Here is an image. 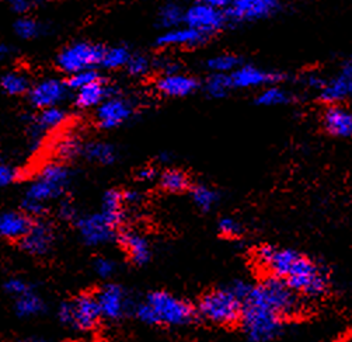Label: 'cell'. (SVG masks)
Here are the masks:
<instances>
[{"label": "cell", "instance_id": "obj_1", "mask_svg": "<svg viewBox=\"0 0 352 342\" xmlns=\"http://www.w3.org/2000/svg\"><path fill=\"white\" fill-rule=\"evenodd\" d=\"M256 261L270 277L284 281L299 296L320 297L327 292L329 277L324 269L296 250L261 246Z\"/></svg>", "mask_w": 352, "mask_h": 342}, {"label": "cell", "instance_id": "obj_2", "mask_svg": "<svg viewBox=\"0 0 352 342\" xmlns=\"http://www.w3.org/2000/svg\"><path fill=\"white\" fill-rule=\"evenodd\" d=\"M195 315L187 300L167 292H152L136 307L138 319L151 326H186Z\"/></svg>", "mask_w": 352, "mask_h": 342}, {"label": "cell", "instance_id": "obj_3", "mask_svg": "<svg viewBox=\"0 0 352 342\" xmlns=\"http://www.w3.org/2000/svg\"><path fill=\"white\" fill-rule=\"evenodd\" d=\"M248 300L267 307L284 320L296 316L302 309L300 296L284 281L270 275L258 285H253Z\"/></svg>", "mask_w": 352, "mask_h": 342}, {"label": "cell", "instance_id": "obj_4", "mask_svg": "<svg viewBox=\"0 0 352 342\" xmlns=\"http://www.w3.org/2000/svg\"><path fill=\"white\" fill-rule=\"evenodd\" d=\"M243 304L244 303L228 286L205 293L198 303L197 313L209 323L233 326L240 323Z\"/></svg>", "mask_w": 352, "mask_h": 342}, {"label": "cell", "instance_id": "obj_5", "mask_svg": "<svg viewBox=\"0 0 352 342\" xmlns=\"http://www.w3.org/2000/svg\"><path fill=\"white\" fill-rule=\"evenodd\" d=\"M240 324L249 341L272 342L283 331L284 319L267 307L248 300L243 304Z\"/></svg>", "mask_w": 352, "mask_h": 342}, {"label": "cell", "instance_id": "obj_6", "mask_svg": "<svg viewBox=\"0 0 352 342\" xmlns=\"http://www.w3.org/2000/svg\"><path fill=\"white\" fill-rule=\"evenodd\" d=\"M101 317L97 297L90 293L80 295L72 301H65L58 309V319L60 323L80 331L94 330Z\"/></svg>", "mask_w": 352, "mask_h": 342}, {"label": "cell", "instance_id": "obj_7", "mask_svg": "<svg viewBox=\"0 0 352 342\" xmlns=\"http://www.w3.org/2000/svg\"><path fill=\"white\" fill-rule=\"evenodd\" d=\"M69 181V170L62 164L51 163L44 167L37 180L30 184L25 199L45 205V202L59 198L65 192Z\"/></svg>", "mask_w": 352, "mask_h": 342}, {"label": "cell", "instance_id": "obj_8", "mask_svg": "<svg viewBox=\"0 0 352 342\" xmlns=\"http://www.w3.org/2000/svg\"><path fill=\"white\" fill-rule=\"evenodd\" d=\"M229 2L225 0H212V2H199L186 10L184 24L205 36L210 37L221 31L226 23L225 9Z\"/></svg>", "mask_w": 352, "mask_h": 342}, {"label": "cell", "instance_id": "obj_9", "mask_svg": "<svg viewBox=\"0 0 352 342\" xmlns=\"http://www.w3.org/2000/svg\"><path fill=\"white\" fill-rule=\"evenodd\" d=\"M104 48L91 43H76L62 49L56 58V63L66 73L74 75L82 71L93 69L101 65Z\"/></svg>", "mask_w": 352, "mask_h": 342}, {"label": "cell", "instance_id": "obj_10", "mask_svg": "<svg viewBox=\"0 0 352 342\" xmlns=\"http://www.w3.org/2000/svg\"><path fill=\"white\" fill-rule=\"evenodd\" d=\"M279 10L280 5L274 0H236L228 3L225 14L228 23H244L267 19Z\"/></svg>", "mask_w": 352, "mask_h": 342}, {"label": "cell", "instance_id": "obj_11", "mask_svg": "<svg viewBox=\"0 0 352 342\" xmlns=\"http://www.w3.org/2000/svg\"><path fill=\"white\" fill-rule=\"evenodd\" d=\"M78 230L87 246H100L113 240L117 227L98 212L80 218L78 220Z\"/></svg>", "mask_w": 352, "mask_h": 342}, {"label": "cell", "instance_id": "obj_12", "mask_svg": "<svg viewBox=\"0 0 352 342\" xmlns=\"http://www.w3.org/2000/svg\"><path fill=\"white\" fill-rule=\"evenodd\" d=\"M133 114L131 102L122 97H109L97 107L96 121L102 129H114L126 122Z\"/></svg>", "mask_w": 352, "mask_h": 342}, {"label": "cell", "instance_id": "obj_13", "mask_svg": "<svg viewBox=\"0 0 352 342\" xmlns=\"http://www.w3.org/2000/svg\"><path fill=\"white\" fill-rule=\"evenodd\" d=\"M67 84L56 79H45L35 84L28 91L30 102L40 110L56 107L67 94Z\"/></svg>", "mask_w": 352, "mask_h": 342}, {"label": "cell", "instance_id": "obj_14", "mask_svg": "<svg viewBox=\"0 0 352 342\" xmlns=\"http://www.w3.org/2000/svg\"><path fill=\"white\" fill-rule=\"evenodd\" d=\"M101 316L107 320H120L128 309V297L125 290L116 284L102 286L96 295Z\"/></svg>", "mask_w": 352, "mask_h": 342}, {"label": "cell", "instance_id": "obj_15", "mask_svg": "<svg viewBox=\"0 0 352 342\" xmlns=\"http://www.w3.org/2000/svg\"><path fill=\"white\" fill-rule=\"evenodd\" d=\"M233 89H253V87H270L278 83L284 76L276 72H268L258 69L256 66L241 65L239 69L229 75Z\"/></svg>", "mask_w": 352, "mask_h": 342}, {"label": "cell", "instance_id": "obj_16", "mask_svg": "<svg viewBox=\"0 0 352 342\" xmlns=\"http://www.w3.org/2000/svg\"><path fill=\"white\" fill-rule=\"evenodd\" d=\"M54 230L45 222L32 223L30 231L20 242L21 249L31 255H45L54 244Z\"/></svg>", "mask_w": 352, "mask_h": 342}, {"label": "cell", "instance_id": "obj_17", "mask_svg": "<svg viewBox=\"0 0 352 342\" xmlns=\"http://www.w3.org/2000/svg\"><path fill=\"white\" fill-rule=\"evenodd\" d=\"M118 243L133 264L145 265L151 260V246L140 233L124 230L118 234Z\"/></svg>", "mask_w": 352, "mask_h": 342}, {"label": "cell", "instance_id": "obj_18", "mask_svg": "<svg viewBox=\"0 0 352 342\" xmlns=\"http://www.w3.org/2000/svg\"><path fill=\"white\" fill-rule=\"evenodd\" d=\"M209 40L205 34L191 28V27H179L174 30L164 31L157 38V45L160 47H199Z\"/></svg>", "mask_w": 352, "mask_h": 342}, {"label": "cell", "instance_id": "obj_19", "mask_svg": "<svg viewBox=\"0 0 352 342\" xmlns=\"http://www.w3.org/2000/svg\"><path fill=\"white\" fill-rule=\"evenodd\" d=\"M31 218L24 212H0V237L8 240H23L32 226Z\"/></svg>", "mask_w": 352, "mask_h": 342}, {"label": "cell", "instance_id": "obj_20", "mask_svg": "<svg viewBox=\"0 0 352 342\" xmlns=\"http://www.w3.org/2000/svg\"><path fill=\"white\" fill-rule=\"evenodd\" d=\"M324 129L337 138H352V111L341 106H330L323 114Z\"/></svg>", "mask_w": 352, "mask_h": 342}, {"label": "cell", "instance_id": "obj_21", "mask_svg": "<svg viewBox=\"0 0 352 342\" xmlns=\"http://www.w3.org/2000/svg\"><path fill=\"white\" fill-rule=\"evenodd\" d=\"M198 82L183 73L163 75L157 80V90L168 97H187L197 91Z\"/></svg>", "mask_w": 352, "mask_h": 342}, {"label": "cell", "instance_id": "obj_22", "mask_svg": "<svg viewBox=\"0 0 352 342\" xmlns=\"http://www.w3.org/2000/svg\"><path fill=\"white\" fill-rule=\"evenodd\" d=\"M319 97L324 102H329V104L333 106L338 101H344L352 97V76L344 72L331 80H326L324 86L319 91Z\"/></svg>", "mask_w": 352, "mask_h": 342}, {"label": "cell", "instance_id": "obj_23", "mask_svg": "<svg viewBox=\"0 0 352 342\" xmlns=\"http://www.w3.org/2000/svg\"><path fill=\"white\" fill-rule=\"evenodd\" d=\"M101 214L116 227H118L125 216L124 192L118 190H110L105 192L102 198V205H101Z\"/></svg>", "mask_w": 352, "mask_h": 342}, {"label": "cell", "instance_id": "obj_24", "mask_svg": "<svg viewBox=\"0 0 352 342\" xmlns=\"http://www.w3.org/2000/svg\"><path fill=\"white\" fill-rule=\"evenodd\" d=\"M110 97L109 87L104 84L102 80L90 84L79 91H76L75 102L76 106L80 109H93L101 106L102 102Z\"/></svg>", "mask_w": 352, "mask_h": 342}, {"label": "cell", "instance_id": "obj_25", "mask_svg": "<svg viewBox=\"0 0 352 342\" xmlns=\"http://www.w3.org/2000/svg\"><path fill=\"white\" fill-rule=\"evenodd\" d=\"M44 309H45L44 300L34 290L17 297L16 303H14V310H16L17 316L23 317V319L38 316L44 312Z\"/></svg>", "mask_w": 352, "mask_h": 342}, {"label": "cell", "instance_id": "obj_26", "mask_svg": "<svg viewBox=\"0 0 352 342\" xmlns=\"http://www.w3.org/2000/svg\"><path fill=\"white\" fill-rule=\"evenodd\" d=\"M82 153L87 160L102 164V166H110L117 159L116 149L111 145L104 144V142L87 144L86 146H83Z\"/></svg>", "mask_w": 352, "mask_h": 342}, {"label": "cell", "instance_id": "obj_27", "mask_svg": "<svg viewBox=\"0 0 352 342\" xmlns=\"http://www.w3.org/2000/svg\"><path fill=\"white\" fill-rule=\"evenodd\" d=\"M184 19H186V10H183V8L174 3H167L162 6L157 14V23L166 31L182 27V23H184Z\"/></svg>", "mask_w": 352, "mask_h": 342}, {"label": "cell", "instance_id": "obj_28", "mask_svg": "<svg viewBox=\"0 0 352 342\" xmlns=\"http://www.w3.org/2000/svg\"><path fill=\"white\" fill-rule=\"evenodd\" d=\"M292 97L288 91L283 90L278 86H270L265 87L256 98V102L258 106L264 107H275V106H284L291 102Z\"/></svg>", "mask_w": 352, "mask_h": 342}, {"label": "cell", "instance_id": "obj_29", "mask_svg": "<svg viewBox=\"0 0 352 342\" xmlns=\"http://www.w3.org/2000/svg\"><path fill=\"white\" fill-rule=\"evenodd\" d=\"M0 87L10 95H20L30 91L28 79L20 72H8L0 76Z\"/></svg>", "mask_w": 352, "mask_h": 342}, {"label": "cell", "instance_id": "obj_30", "mask_svg": "<svg viewBox=\"0 0 352 342\" xmlns=\"http://www.w3.org/2000/svg\"><path fill=\"white\" fill-rule=\"evenodd\" d=\"M190 192H191V198H192L194 203L201 211H205V212L212 209L219 199L215 190H212L208 185H204V184H197V185L191 187Z\"/></svg>", "mask_w": 352, "mask_h": 342}, {"label": "cell", "instance_id": "obj_31", "mask_svg": "<svg viewBox=\"0 0 352 342\" xmlns=\"http://www.w3.org/2000/svg\"><path fill=\"white\" fill-rule=\"evenodd\" d=\"M65 119H66L65 111L58 107L41 110V113L35 117L34 128H35V130H40V132L51 130V129L59 126L60 124H63Z\"/></svg>", "mask_w": 352, "mask_h": 342}, {"label": "cell", "instance_id": "obj_32", "mask_svg": "<svg viewBox=\"0 0 352 342\" xmlns=\"http://www.w3.org/2000/svg\"><path fill=\"white\" fill-rule=\"evenodd\" d=\"M206 66L208 69L212 71L215 75H230L241 66V60L236 55L223 54L210 58L206 62Z\"/></svg>", "mask_w": 352, "mask_h": 342}, {"label": "cell", "instance_id": "obj_33", "mask_svg": "<svg viewBox=\"0 0 352 342\" xmlns=\"http://www.w3.org/2000/svg\"><path fill=\"white\" fill-rule=\"evenodd\" d=\"M160 185L168 192H182L190 187V181L183 171L171 168L160 176Z\"/></svg>", "mask_w": 352, "mask_h": 342}, {"label": "cell", "instance_id": "obj_34", "mask_svg": "<svg viewBox=\"0 0 352 342\" xmlns=\"http://www.w3.org/2000/svg\"><path fill=\"white\" fill-rule=\"evenodd\" d=\"M132 55L125 47H114L109 48L104 51L102 59H101V66H104L105 69H120V67H126L128 62L131 60Z\"/></svg>", "mask_w": 352, "mask_h": 342}, {"label": "cell", "instance_id": "obj_35", "mask_svg": "<svg viewBox=\"0 0 352 342\" xmlns=\"http://www.w3.org/2000/svg\"><path fill=\"white\" fill-rule=\"evenodd\" d=\"M232 82L229 75H212L206 84H205V90L208 93L209 97L212 98H223L229 94V91L232 90Z\"/></svg>", "mask_w": 352, "mask_h": 342}, {"label": "cell", "instance_id": "obj_36", "mask_svg": "<svg viewBox=\"0 0 352 342\" xmlns=\"http://www.w3.org/2000/svg\"><path fill=\"white\" fill-rule=\"evenodd\" d=\"M14 32L17 37L23 40H32L37 38L43 34V25L37 20L30 19V17H21L14 23Z\"/></svg>", "mask_w": 352, "mask_h": 342}, {"label": "cell", "instance_id": "obj_37", "mask_svg": "<svg viewBox=\"0 0 352 342\" xmlns=\"http://www.w3.org/2000/svg\"><path fill=\"white\" fill-rule=\"evenodd\" d=\"M100 80H101V78L94 69H87V71H82V72L70 75L66 84H67L69 90L72 89L75 91H79V90L90 86V84H94Z\"/></svg>", "mask_w": 352, "mask_h": 342}, {"label": "cell", "instance_id": "obj_38", "mask_svg": "<svg viewBox=\"0 0 352 342\" xmlns=\"http://www.w3.org/2000/svg\"><path fill=\"white\" fill-rule=\"evenodd\" d=\"M126 69L132 76H144L151 69V62L144 55H133L126 65Z\"/></svg>", "mask_w": 352, "mask_h": 342}, {"label": "cell", "instance_id": "obj_39", "mask_svg": "<svg viewBox=\"0 0 352 342\" xmlns=\"http://www.w3.org/2000/svg\"><path fill=\"white\" fill-rule=\"evenodd\" d=\"M94 271L98 277L107 280L110 277H113L116 271H117V265L113 260L110 258H104V257H100L96 260L94 262Z\"/></svg>", "mask_w": 352, "mask_h": 342}, {"label": "cell", "instance_id": "obj_40", "mask_svg": "<svg viewBox=\"0 0 352 342\" xmlns=\"http://www.w3.org/2000/svg\"><path fill=\"white\" fill-rule=\"evenodd\" d=\"M219 231L226 237H239L243 231L241 225L233 218H222L218 223Z\"/></svg>", "mask_w": 352, "mask_h": 342}, {"label": "cell", "instance_id": "obj_41", "mask_svg": "<svg viewBox=\"0 0 352 342\" xmlns=\"http://www.w3.org/2000/svg\"><path fill=\"white\" fill-rule=\"evenodd\" d=\"M5 290H6L9 295H12L13 297L17 299V297H20V296H23V295L31 292L32 289H31V286H30L27 282H24L23 280H20V278H10V280L5 284Z\"/></svg>", "mask_w": 352, "mask_h": 342}, {"label": "cell", "instance_id": "obj_42", "mask_svg": "<svg viewBox=\"0 0 352 342\" xmlns=\"http://www.w3.org/2000/svg\"><path fill=\"white\" fill-rule=\"evenodd\" d=\"M83 150V148L80 146L79 141L78 139H74V138H69V139H65L60 145H59V155L63 156V157H74L76 156L78 153H80Z\"/></svg>", "mask_w": 352, "mask_h": 342}, {"label": "cell", "instance_id": "obj_43", "mask_svg": "<svg viewBox=\"0 0 352 342\" xmlns=\"http://www.w3.org/2000/svg\"><path fill=\"white\" fill-rule=\"evenodd\" d=\"M45 211V205L44 203H38V202H34L30 199L23 201V212L27 214L30 218L31 216H38L43 215Z\"/></svg>", "mask_w": 352, "mask_h": 342}, {"label": "cell", "instance_id": "obj_44", "mask_svg": "<svg viewBox=\"0 0 352 342\" xmlns=\"http://www.w3.org/2000/svg\"><path fill=\"white\" fill-rule=\"evenodd\" d=\"M16 177H17L16 171L10 166L0 161V187L9 185L16 180Z\"/></svg>", "mask_w": 352, "mask_h": 342}, {"label": "cell", "instance_id": "obj_45", "mask_svg": "<svg viewBox=\"0 0 352 342\" xmlns=\"http://www.w3.org/2000/svg\"><path fill=\"white\" fill-rule=\"evenodd\" d=\"M35 5L31 3V2H25V0H16V2H13L10 5L12 10L17 14H27L28 12H31V9L34 8Z\"/></svg>", "mask_w": 352, "mask_h": 342}, {"label": "cell", "instance_id": "obj_46", "mask_svg": "<svg viewBox=\"0 0 352 342\" xmlns=\"http://www.w3.org/2000/svg\"><path fill=\"white\" fill-rule=\"evenodd\" d=\"M156 177V170L152 167H145L138 173V179L140 181H152Z\"/></svg>", "mask_w": 352, "mask_h": 342}, {"label": "cell", "instance_id": "obj_47", "mask_svg": "<svg viewBox=\"0 0 352 342\" xmlns=\"http://www.w3.org/2000/svg\"><path fill=\"white\" fill-rule=\"evenodd\" d=\"M59 215H60V218L69 220V219H72L75 216V209H74V207L70 203L63 202L60 205V208H59Z\"/></svg>", "mask_w": 352, "mask_h": 342}, {"label": "cell", "instance_id": "obj_48", "mask_svg": "<svg viewBox=\"0 0 352 342\" xmlns=\"http://www.w3.org/2000/svg\"><path fill=\"white\" fill-rule=\"evenodd\" d=\"M124 201H125V203L135 205V203H139L140 195L136 191H126V192H124Z\"/></svg>", "mask_w": 352, "mask_h": 342}, {"label": "cell", "instance_id": "obj_49", "mask_svg": "<svg viewBox=\"0 0 352 342\" xmlns=\"http://www.w3.org/2000/svg\"><path fill=\"white\" fill-rule=\"evenodd\" d=\"M10 54V49L6 45H0V59L8 58Z\"/></svg>", "mask_w": 352, "mask_h": 342}, {"label": "cell", "instance_id": "obj_50", "mask_svg": "<svg viewBox=\"0 0 352 342\" xmlns=\"http://www.w3.org/2000/svg\"><path fill=\"white\" fill-rule=\"evenodd\" d=\"M19 342H48V341H45V339H43V338L31 337V338H24V339H21V341H19Z\"/></svg>", "mask_w": 352, "mask_h": 342}, {"label": "cell", "instance_id": "obj_51", "mask_svg": "<svg viewBox=\"0 0 352 342\" xmlns=\"http://www.w3.org/2000/svg\"><path fill=\"white\" fill-rule=\"evenodd\" d=\"M344 72H346L348 75H351V76H352V56H351L349 63H348V66L345 67V71H344Z\"/></svg>", "mask_w": 352, "mask_h": 342}]
</instances>
